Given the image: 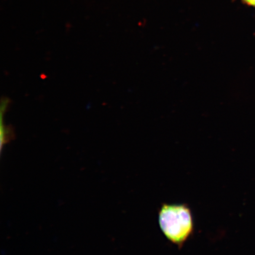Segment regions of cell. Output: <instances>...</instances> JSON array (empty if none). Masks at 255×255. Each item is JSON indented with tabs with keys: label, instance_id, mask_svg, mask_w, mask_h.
<instances>
[{
	"label": "cell",
	"instance_id": "cell-1",
	"mask_svg": "<svg viewBox=\"0 0 255 255\" xmlns=\"http://www.w3.org/2000/svg\"><path fill=\"white\" fill-rule=\"evenodd\" d=\"M158 218L162 234L179 249L193 235V217L187 204H162L158 210Z\"/></svg>",
	"mask_w": 255,
	"mask_h": 255
},
{
	"label": "cell",
	"instance_id": "cell-2",
	"mask_svg": "<svg viewBox=\"0 0 255 255\" xmlns=\"http://www.w3.org/2000/svg\"><path fill=\"white\" fill-rule=\"evenodd\" d=\"M241 1L245 4L255 8V0H241Z\"/></svg>",
	"mask_w": 255,
	"mask_h": 255
}]
</instances>
